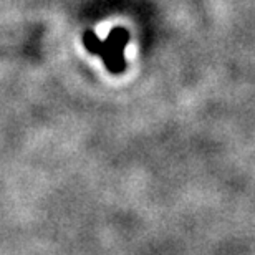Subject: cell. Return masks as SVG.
<instances>
[{
    "label": "cell",
    "instance_id": "6da1fadb",
    "mask_svg": "<svg viewBox=\"0 0 255 255\" xmlns=\"http://www.w3.org/2000/svg\"><path fill=\"white\" fill-rule=\"evenodd\" d=\"M128 32L125 28H115L111 30L108 38L100 40L96 37L95 32L88 30L83 35V43L88 52L96 53L103 58L105 65L108 66L110 71L113 73H120L125 68V57H123V48L128 43Z\"/></svg>",
    "mask_w": 255,
    "mask_h": 255
}]
</instances>
